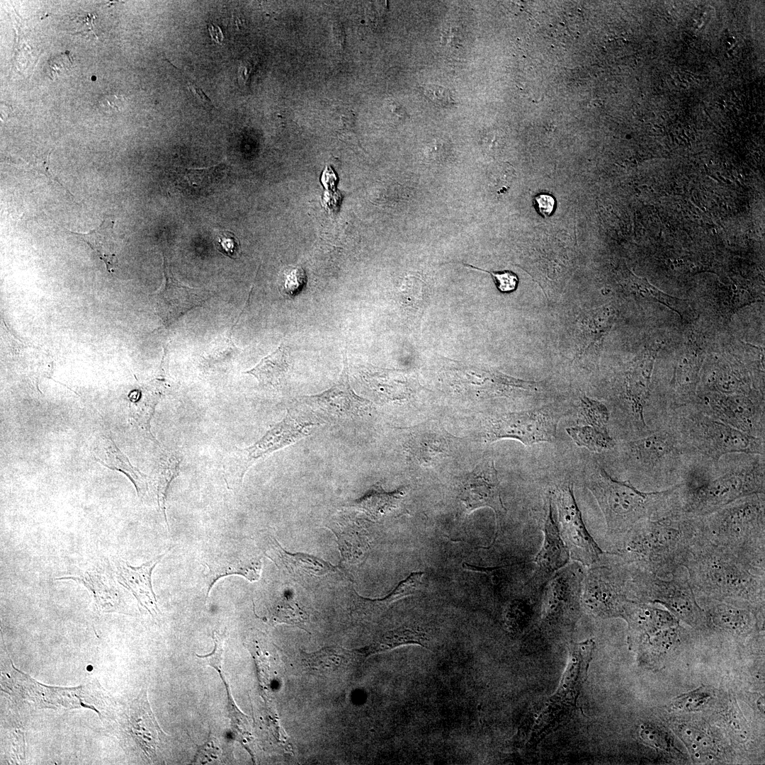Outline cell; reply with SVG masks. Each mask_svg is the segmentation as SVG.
Listing matches in <instances>:
<instances>
[{
	"label": "cell",
	"mask_w": 765,
	"mask_h": 765,
	"mask_svg": "<svg viewBox=\"0 0 765 765\" xmlns=\"http://www.w3.org/2000/svg\"><path fill=\"white\" fill-rule=\"evenodd\" d=\"M701 458L688 464L679 482L682 514L701 517L742 497L764 494V455H750L729 465L721 458Z\"/></svg>",
	"instance_id": "6da1fadb"
},
{
	"label": "cell",
	"mask_w": 765,
	"mask_h": 765,
	"mask_svg": "<svg viewBox=\"0 0 765 765\" xmlns=\"http://www.w3.org/2000/svg\"><path fill=\"white\" fill-rule=\"evenodd\" d=\"M697 533L698 517L676 514L643 520L618 540V554L629 565L668 577L684 567Z\"/></svg>",
	"instance_id": "7a4b0ae2"
},
{
	"label": "cell",
	"mask_w": 765,
	"mask_h": 765,
	"mask_svg": "<svg viewBox=\"0 0 765 765\" xmlns=\"http://www.w3.org/2000/svg\"><path fill=\"white\" fill-rule=\"evenodd\" d=\"M697 599L764 604V571L698 538L684 565Z\"/></svg>",
	"instance_id": "3957f363"
},
{
	"label": "cell",
	"mask_w": 765,
	"mask_h": 765,
	"mask_svg": "<svg viewBox=\"0 0 765 765\" xmlns=\"http://www.w3.org/2000/svg\"><path fill=\"white\" fill-rule=\"evenodd\" d=\"M679 483L669 488L643 492L629 481L613 478L599 464L586 479V486L604 516L608 534L617 540L638 522L680 511Z\"/></svg>",
	"instance_id": "277c9868"
},
{
	"label": "cell",
	"mask_w": 765,
	"mask_h": 765,
	"mask_svg": "<svg viewBox=\"0 0 765 765\" xmlns=\"http://www.w3.org/2000/svg\"><path fill=\"white\" fill-rule=\"evenodd\" d=\"M697 537L764 571V494L742 497L698 517Z\"/></svg>",
	"instance_id": "5b68a950"
},
{
	"label": "cell",
	"mask_w": 765,
	"mask_h": 765,
	"mask_svg": "<svg viewBox=\"0 0 765 765\" xmlns=\"http://www.w3.org/2000/svg\"><path fill=\"white\" fill-rule=\"evenodd\" d=\"M670 414L692 455L712 460L733 453L764 455V439L714 419L696 408Z\"/></svg>",
	"instance_id": "8992f818"
},
{
	"label": "cell",
	"mask_w": 765,
	"mask_h": 765,
	"mask_svg": "<svg viewBox=\"0 0 765 765\" xmlns=\"http://www.w3.org/2000/svg\"><path fill=\"white\" fill-rule=\"evenodd\" d=\"M669 419L666 425L654 428L628 446L634 468L652 480L653 485L666 484L667 488L680 482L688 465L684 458L692 455Z\"/></svg>",
	"instance_id": "52a82bcc"
},
{
	"label": "cell",
	"mask_w": 765,
	"mask_h": 765,
	"mask_svg": "<svg viewBox=\"0 0 765 765\" xmlns=\"http://www.w3.org/2000/svg\"><path fill=\"white\" fill-rule=\"evenodd\" d=\"M635 600L664 606L678 620L693 628H708L704 609L699 605L684 567L671 576L659 577L630 565Z\"/></svg>",
	"instance_id": "ba28073f"
},
{
	"label": "cell",
	"mask_w": 765,
	"mask_h": 765,
	"mask_svg": "<svg viewBox=\"0 0 765 765\" xmlns=\"http://www.w3.org/2000/svg\"><path fill=\"white\" fill-rule=\"evenodd\" d=\"M314 425L300 414L288 412L256 443L232 450L223 465L224 478L228 487H240L246 472L252 465L309 435Z\"/></svg>",
	"instance_id": "9c48e42d"
},
{
	"label": "cell",
	"mask_w": 765,
	"mask_h": 765,
	"mask_svg": "<svg viewBox=\"0 0 765 765\" xmlns=\"http://www.w3.org/2000/svg\"><path fill=\"white\" fill-rule=\"evenodd\" d=\"M595 643L592 640L574 644L570 648L567 670L557 692L539 715L531 741L539 742L574 710L581 687L586 680Z\"/></svg>",
	"instance_id": "30bf717a"
},
{
	"label": "cell",
	"mask_w": 765,
	"mask_h": 765,
	"mask_svg": "<svg viewBox=\"0 0 765 765\" xmlns=\"http://www.w3.org/2000/svg\"><path fill=\"white\" fill-rule=\"evenodd\" d=\"M560 416L550 406L495 416L487 421L484 438L488 442L511 438L526 446L552 442Z\"/></svg>",
	"instance_id": "8fae6325"
},
{
	"label": "cell",
	"mask_w": 765,
	"mask_h": 765,
	"mask_svg": "<svg viewBox=\"0 0 765 765\" xmlns=\"http://www.w3.org/2000/svg\"><path fill=\"white\" fill-rule=\"evenodd\" d=\"M696 409L749 435L764 439V404L749 394L708 392Z\"/></svg>",
	"instance_id": "7c38bea8"
},
{
	"label": "cell",
	"mask_w": 765,
	"mask_h": 765,
	"mask_svg": "<svg viewBox=\"0 0 765 765\" xmlns=\"http://www.w3.org/2000/svg\"><path fill=\"white\" fill-rule=\"evenodd\" d=\"M633 597L630 569L604 567L592 572L584 587V601L594 613L604 617L621 616L625 604Z\"/></svg>",
	"instance_id": "4fadbf2b"
},
{
	"label": "cell",
	"mask_w": 765,
	"mask_h": 765,
	"mask_svg": "<svg viewBox=\"0 0 765 765\" xmlns=\"http://www.w3.org/2000/svg\"><path fill=\"white\" fill-rule=\"evenodd\" d=\"M560 532L570 555L585 565L596 562L604 552L588 532L574 499L572 484L556 490Z\"/></svg>",
	"instance_id": "5bb4252c"
},
{
	"label": "cell",
	"mask_w": 765,
	"mask_h": 765,
	"mask_svg": "<svg viewBox=\"0 0 765 765\" xmlns=\"http://www.w3.org/2000/svg\"><path fill=\"white\" fill-rule=\"evenodd\" d=\"M301 400L318 415L333 420L366 415L373 406L371 402L357 395L351 388L346 353L343 370L336 383L320 394L304 396Z\"/></svg>",
	"instance_id": "9a60e30c"
},
{
	"label": "cell",
	"mask_w": 765,
	"mask_h": 765,
	"mask_svg": "<svg viewBox=\"0 0 765 765\" xmlns=\"http://www.w3.org/2000/svg\"><path fill=\"white\" fill-rule=\"evenodd\" d=\"M459 498L468 514L480 508L492 509L498 523L506 509L502 501L497 471L492 459L481 461L463 477L460 484Z\"/></svg>",
	"instance_id": "2e32d148"
},
{
	"label": "cell",
	"mask_w": 765,
	"mask_h": 765,
	"mask_svg": "<svg viewBox=\"0 0 765 765\" xmlns=\"http://www.w3.org/2000/svg\"><path fill=\"white\" fill-rule=\"evenodd\" d=\"M706 604L708 628L735 636H747L758 628L755 610L764 604L735 599H697Z\"/></svg>",
	"instance_id": "e0dca14e"
},
{
	"label": "cell",
	"mask_w": 765,
	"mask_h": 765,
	"mask_svg": "<svg viewBox=\"0 0 765 765\" xmlns=\"http://www.w3.org/2000/svg\"><path fill=\"white\" fill-rule=\"evenodd\" d=\"M657 350L646 351L638 357L626 371L625 397L635 428L642 436L652 430L645 421V408L650 395V384Z\"/></svg>",
	"instance_id": "ac0fdd59"
},
{
	"label": "cell",
	"mask_w": 765,
	"mask_h": 765,
	"mask_svg": "<svg viewBox=\"0 0 765 765\" xmlns=\"http://www.w3.org/2000/svg\"><path fill=\"white\" fill-rule=\"evenodd\" d=\"M208 567L205 575L206 599L214 584L221 577L232 574L242 575L250 582L259 579L261 561L242 548L232 543L222 545L211 552L205 562Z\"/></svg>",
	"instance_id": "d6986e66"
},
{
	"label": "cell",
	"mask_w": 765,
	"mask_h": 765,
	"mask_svg": "<svg viewBox=\"0 0 765 765\" xmlns=\"http://www.w3.org/2000/svg\"><path fill=\"white\" fill-rule=\"evenodd\" d=\"M164 284L157 294L159 316L166 325H170L188 311L201 306L212 297L207 289L191 288L176 280L171 267L164 258Z\"/></svg>",
	"instance_id": "ffe728a7"
},
{
	"label": "cell",
	"mask_w": 765,
	"mask_h": 765,
	"mask_svg": "<svg viewBox=\"0 0 765 765\" xmlns=\"http://www.w3.org/2000/svg\"><path fill=\"white\" fill-rule=\"evenodd\" d=\"M455 438L437 423L429 421L410 429L406 444L420 463L431 465L450 455Z\"/></svg>",
	"instance_id": "44dd1931"
},
{
	"label": "cell",
	"mask_w": 765,
	"mask_h": 765,
	"mask_svg": "<svg viewBox=\"0 0 765 765\" xmlns=\"http://www.w3.org/2000/svg\"><path fill=\"white\" fill-rule=\"evenodd\" d=\"M164 555L157 556L138 567H133L120 558L114 562L118 582L131 591L140 605L154 618H157L160 612L152 589V574Z\"/></svg>",
	"instance_id": "7402d4cb"
},
{
	"label": "cell",
	"mask_w": 765,
	"mask_h": 765,
	"mask_svg": "<svg viewBox=\"0 0 765 765\" xmlns=\"http://www.w3.org/2000/svg\"><path fill=\"white\" fill-rule=\"evenodd\" d=\"M56 579H69L83 584L91 592L94 609L98 613L123 611L122 589L110 574L96 569L86 571L79 575L62 577Z\"/></svg>",
	"instance_id": "603a6c76"
},
{
	"label": "cell",
	"mask_w": 765,
	"mask_h": 765,
	"mask_svg": "<svg viewBox=\"0 0 765 765\" xmlns=\"http://www.w3.org/2000/svg\"><path fill=\"white\" fill-rule=\"evenodd\" d=\"M129 720L132 732L140 747L147 757L154 759L161 737L165 734L153 715L146 690H143L130 705Z\"/></svg>",
	"instance_id": "cb8c5ba5"
},
{
	"label": "cell",
	"mask_w": 765,
	"mask_h": 765,
	"mask_svg": "<svg viewBox=\"0 0 765 765\" xmlns=\"http://www.w3.org/2000/svg\"><path fill=\"white\" fill-rule=\"evenodd\" d=\"M434 640L431 628L420 623H413L388 630L375 638L370 644L358 650L366 659L372 654L410 644L432 650Z\"/></svg>",
	"instance_id": "d4e9b609"
},
{
	"label": "cell",
	"mask_w": 765,
	"mask_h": 765,
	"mask_svg": "<svg viewBox=\"0 0 765 765\" xmlns=\"http://www.w3.org/2000/svg\"><path fill=\"white\" fill-rule=\"evenodd\" d=\"M621 617L639 638L679 624L678 619L669 611L635 599L626 602Z\"/></svg>",
	"instance_id": "484cf974"
},
{
	"label": "cell",
	"mask_w": 765,
	"mask_h": 765,
	"mask_svg": "<svg viewBox=\"0 0 765 765\" xmlns=\"http://www.w3.org/2000/svg\"><path fill=\"white\" fill-rule=\"evenodd\" d=\"M302 662L312 672L330 675L344 672L362 663L365 658L358 650L339 646L327 647L311 653L302 654Z\"/></svg>",
	"instance_id": "4316f807"
},
{
	"label": "cell",
	"mask_w": 765,
	"mask_h": 765,
	"mask_svg": "<svg viewBox=\"0 0 765 765\" xmlns=\"http://www.w3.org/2000/svg\"><path fill=\"white\" fill-rule=\"evenodd\" d=\"M570 553L552 516L550 504L544 525V538L535 562L541 572L550 574L558 571L568 562Z\"/></svg>",
	"instance_id": "83f0119b"
},
{
	"label": "cell",
	"mask_w": 765,
	"mask_h": 765,
	"mask_svg": "<svg viewBox=\"0 0 765 765\" xmlns=\"http://www.w3.org/2000/svg\"><path fill=\"white\" fill-rule=\"evenodd\" d=\"M265 550L266 555L278 567H284L291 574L321 575L333 570L331 565L320 559L301 553L291 555L285 552L272 536H267Z\"/></svg>",
	"instance_id": "f1b7e54d"
},
{
	"label": "cell",
	"mask_w": 765,
	"mask_h": 765,
	"mask_svg": "<svg viewBox=\"0 0 765 765\" xmlns=\"http://www.w3.org/2000/svg\"><path fill=\"white\" fill-rule=\"evenodd\" d=\"M288 352L281 344L273 352L262 358L252 369L245 372L255 377L260 384L276 387L280 385L288 373Z\"/></svg>",
	"instance_id": "f546056e"
},
{
	"label": "cell",
	"mask_w": 765,
	"mask_h": 765,
	"mask_svg": "<svg viewBox=\"0 0 765 765\" xmlns=\"http://www.w3.org/2000/svg\"><path fill=\"white\" fill-rule=\"evenodd\" d=\"M404 495L403 489L387 492L380 484H375L356 501V506L369 516L377 519L396 509Z\"/></svg>",
	"instance_id": "4dcf8cb0"
},
{
	"label": "cell",
	"mask_w": 765,
	"mask_h": 765,
	"mask_svg": "<svg viewBox=\"0 0 765 765\" xmlns=\"http://www.w3.org/2000/svg\"><path fill=\"white\" fill-rule=\"evenodd\" d=\"M614 314L609 307H601L588 314L582 322V345L579 353H582L601 342L610 329Z\"/></svg>",
	"instance_id": "1f68e13d"
},
{
	"label": "cell",
	"mask_w": 765,
	"mask_h": 765,
	"mask_svg": "<svg viewBox=\"0 0 765 765\" xmlns=\"http://www.w3.org/2000/svg\"><path fill=\"white\" fill-rule=\"evenodd\" d=\"M113 225V220L110 218H104L99 227L88 233L72 232H69V233L81 238L92 249L96 250L99 256L106 262L107 268L109 269L114 263V254L113 251L114 246Z\"/></svg>",
	"instance_id": "d6a6232c"
},
{
	"label": "cell",
	"mask_w": 765,
	"mask_h": 765,
	"mask_svg": "<svg viewBox=\"0 0 765 765\" xmlns=\"http://www.w3.org/2000/svg\"><path fill=\"white\" fill-rule=\"evenodd\" d=\"M630 288L635 293L650 300L664 305L685 319H691L694 317L692 309L687 300H682L670 296L658 290L644 279L635 278Z\"/></svg>",
	"instance_id": "836d02e7"
},
{
	"label": "cell",
	"mask_w": 765,
	"mask_h": 765,
	"mask_svg": "<svg viewBox=\"0 0 765 765\" xmlns=\"http://www.w3.org/2000/svg\"><path fill=\"white\" fill-rule=\"evenodd\" d=\"M566 431L578 446L585 447L590 451L601 452L615 445L608 430L584 424L568 427Z\"/></svg>",
	"instance_id": "e575fe53"
},
{
	"label": "cell",
	"mask_w": 765,
	"mask_h": 765,
	"mask_svg": "<svg viewBox=\"0 0 765 765\" xmlns=\"http://www.w3.org/2000/svg\"><path fill=\"white\" fill-rule=\"evenodd\" d=\"M678 733L694 756L712 759L714 745L711 739L701 730L688 725L679 727Z\"/></svg>",
	"instance_id": "d590c367"
},
{
	"label": "cell",
	"mask_w": 765,
	"mask_h": 765,
	"mask_svg": "<svg viewBox=\"0 0 765 765\" xmlns=\"http://www.w3.org/2000/svg\"><path fill=\"white\" fill-rule=\"evenodd\" d=\"M273 617L277 623L297 625L304 630H306L305 625L309 620L307 613L293 597L289 596H285L277 604Z\"/></svg>",
	"instance_id": "8d00e7d4"
},
{
	"label": "cell",
	"mask_w": 765,
	"mask_h": 765,
	"mask_svg": "<svg viewBox=\"0 0 765 765\" xmlns=\"http://www.w3.org/2000/svg\"><path fill=\"white\" fill-rule=\"evenodd\" d=\"M580 414L586 424L608 430L609 413L602 402L583 396L580 400Z\"/></svg>",
	"instance_id": "74e56055"
},
{
	"label": "cell",
	"mask_w": 765,
	"mask_h": 765,
	"mask_svg": "<svg viewBox=\"0 0 765 765\" xmlns=\"http://www.w3.org/2000/svg\"><path fill=\"white\" fill-rule=\"evenodd\" d=\"M181 461V459L178 455L174 453L170 454L166 459L157 488L158 504L168 527L169 524L166 515L167 492L170 484L178 475Z\"/></svg>",
	"instance_id": "f35d334b"
},
{
	"label": "cell",
	"mask_w": 765,
	"mask_h": 765,
	"mask_svg": "<svg viewBox=\"0 0 765 765\" xmlns=\"http://www.w3.org/2000/svg\"><path fill=\"white\" fill-rule=\"evenodd\" d=\"M713 693L706 686L676 697L672 703V708L682 711H696L703 708L710 701Z\"/></svg>",
	"instance_id": "ab89813d"
},
{
	"label": "cell",
	"mask_w": 765,
	"mask_h": 765,
	"mask_svg": "<svg viewBox=\"0 0 765 765\" xmlns=\"http://www.w3.org/2000/svg\"><path fill=\"white\" fill-rule=\"evenodd\" d=\"M226 688L228 696L229 712L233 732L235 735V737L238 739L237 740H239L241 743L246 746V744L251 740L249 722L246 719V716L244 715L235 705L231 695V691L227 684Z\"/></svg>",
	"instance_id": "60d3db41"
},
{
	"label": "cell",
	"mask_w": 765,
	"mask_h": 765,
	"mask_svg": "<svg viewBox=\"0 0 765 765\" xmlns=\"http://www.w3.org/2000/svg\"><path fill=\"white\" fill-rule=\"evenodd\" d=\"M215 244L219 252L230 259H234L240 254V242L237 237L230 231L217 232Z\"/></svg>",
	"instance_id": "b9f144b4"
},
{
	"label": "cell",
	"mask_w": 765,
	"mask_h": 765,
	"mask_svg": "<svg viewBox=\"0 0 765 765\" xmlns=\"http://www.w3.org/2000/svg\"><path fill=\"white\" fill-rule=\"evenodd\" d=\"M212 638L215 646L212 652L206 655L196 654V656L201 659L204 664L213 667L221 675L223 669V654L225 637L220 633L213 632Z\"/></svg>",
	"instance_id": "7bdbcfd3"
},
{
	"label": "cell",
	"mask_w": 765,
	"mask_h": 765,
	"mask_svg": "<svg viewBox=\"0 0 765 765\" xmlns=\"http://www.w3.org/2000/svg\"><path fill=\"white\" fill-rule=\"evenodd\" d=\"M642 740L647 744L661 749H669L672 741L667 733L654 725H643L640 731Z\"/></svg>",
	"instance_id": "ee69618b"
},
{
	"label": "cell",
	"mask_w": 765,
	"mask_h": 765,
	"mask_svg": "<svg viewBox=\"0 0 765 765\" xmlns=\"http://www.w3.org/2000/svg\"><path fill=\"white\" fill-rule=\"evenodd\" d=\"M463 264L470 268L489 273L492 276L497 289L501 293H511L517 288L518 283V276L511 271H489L475 267L470 264Z\"/></svg>",
	"instance_id": "f6af8a7d"
},
{
	"label": "cell",
	"mask_w": 765,
	"mask_h": 765,
	"mask_svg": "<svg viewBox=\"0 0 765 765\" xmlns=\"http://www.w3.org/2000/svg\"><path fill=\"white\" fill-rule=\"evenodd\" d=\"M424 94L440 107L448 108L455 103L451 93L443 86L428 84L424 87Z\"/></svg>",
	"instance_id": "bcb514c9"
},
{
	"label": "cell",
	"mask_w": 765,
	"mask_h": 765,
	"mask_svg": "<svg viewBox=\"0 0 765 765\" xmlns=\"http://www.w3.org/2000/svg\"><path fill=\"white\" fill-rule=\"evenodd\" d=\"M198 752L195 756V761L207 763L217 759L221 754V750L217 744L216 740L210 735L208 740L202 746H198Z\"/></svg>",
	"instance_id": "7dc6e473"
},
{
	"label": "cell",
	"mask_w": 765,
	"mask_h": 765,
	"mask_svg": "<svg viewBox=\"0 0 765 765\" xmlns=\"http://www.w3.org/2000/svg\"><path fill=\"white\" fill-rule=\"evenodd\" d=\"M171 65L177 70H178V72L181 74L183 78L186 81L189 91L193 94V96L207 109H214L215 106L212 103L211 100L208 96L205 95L203 90L197 84V83L188 75H187L186 72L177 68L175 65L172 64Z\"/></svg>",
	"instance_id": "c3c4849f"
},
{
	"label": "cell",
	"mask_w": 765,
	"mask_h": 765,
	"mask_svg": "<svg viewBox=\"0 0 765 765\" xmlns=\"http://www.w3.org/2000/svg\"><path fill=\"white\" fill-rule=\"evenodd\" d=\"M536 208L538 213L543 217H550L555 205L554 197L548 193H540L534 198Z\"/></svg>",
	"instance_id": "681fc988"
},
{
	"label": "cell",
	"mask_w": 765,
	"mask_h": 765,
	"mask_svg": "<svg viewBox=\"0 0 765 765\" xmlns=\"http://www.w3.org/2000/svg\"><path fill=\"white\" fill-rule=\"evenodd\" d=\"M123 105V98L115 94L103 95L98 100L100 108L106 113L120 111Z\"/></svg>",
	"instance_id": "f907efd6"
},
{
	"label": "cell",
	"mask_w": 765,
	"mask_h": 765,
	"mask_svg": "<svg viewBox=\"0 0 765 765\" xmlns=\"http://www.w3.org/2000/svg\"><path fill=\"white\" fill-rule=\"evenodd\" d=\"M71 65L72 60L69 57V55L65 53H62L60 55H57L49 60V74L50 76L55 78L61 72L68 69Z\"/></svg>",
	"instance_id": "816d5d0a"
},
{
	"label": "cell",
	"mask_w": 765,
	"mask_h": 765,
	"mask_svg": "<svg viewBox=\"0 0 765 765\" xmlns=\"http://www.w3.org/2000/svg\"><path fill=\"white\" fill-rule=\"evenodd\" d=\"M254 68V64L249 60H243L238 67V81L242 86H248Z\"/></svg>",
	"instance_id": "f5cc1de1"
},
{
	"label": "cell",
	"mask_w": 765,
	"mask_h": 765,
	"mask_svg": "<svg viewBox=\"0 0 765 765\" xmlns=\"http://www.w3.org/2000/svg\"><path fill=\"white\" fill-rule=\"evenodd\" d=\"M442 41L452 46L458 45L460 42V33L456 28H450L443 33Z\"/></svg>",
	"instance_id": "db71d44e"
},
{
	"label": "cell",
	"mask_w": 765,
	"mask_h": 765,
	"mask_svg": "<svg viewBox=\"0 0 765 765\" xmlns=\"http://www.w3.org/2000/svg\"><path fill=\"white\" fill-rule=\"evenodd\" d=\"M332 33L334 40L338 43L339 45L343 47L346 40V34L344 27L341 23L335 22L334 23H333Z\"/></svg>",
	"instance_id": "11a10c76"
},
{
	"label": "cell",
	"mask_w": 765,
	"mask_h": 765,
	"mask_svg": "<svg viewBox=\"0 0 765 765\" xmlns=\"http://www.w3.org/2000/svg\"><path fill=\"white\" fill-rule=\"evenodd\" d=\"M209 30L212 40L217 43H221L223 35L220 28L214 25H210Z\"/></svg>",
	"instance_id": "9f6ffc18"
}]
</instances>
